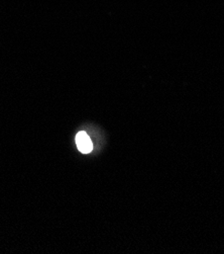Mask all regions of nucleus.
<instances>
[{
    "instance_id": "obj_1",
    "label": "nucleus",
    "mask_w": 224,
    "mask_h": 254,
    "mask_svg": "<svg viewBox=\"0 0 224 254\" xmlns=\"http://www.w3.org/2000/svg\"><path fill=\"white\" fill-rule=\"evenodd\" d=\"M76 144L79 149L84 154L90 153L93 149L92 142L90 140V138L85 133V132H79L76 136Z\"/></svg>"
}]
</instances>
